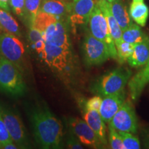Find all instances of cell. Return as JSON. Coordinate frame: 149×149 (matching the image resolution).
<instances>
[{
  "label": "cell",
  "instance_id": "obj_26",
  "mask_svg": "<svg viewBox=\"0 0 149 149\" xmlns=\"http://www.w3.org/2000/svg\"><path fill=\"white\" fill-rule=\"evenodd\" d=\"M122 140L124 149H139L140 148V141L138 137L133 133L128 132L118 131Z\"/></svg>",
  "mask_w": 149,
  "mask_h": 149
},
{
  "label": "cell",
  "instance_id": "obj_20",
  "mask_svg": "<svg viewBox=\"0 0 149 149\" xmlns=\"http://www.w3.org/2000/svg\"><path fill=\"white\" fill-rule=\"evenodd\" d=\"M129 15L133 21L140 26H145L149 16V8L143 1H132Z\"/></svg>",
  "mask_w": 149,
  "mask_h": 149
},
{
  "label": "cell",
  "instance_id": "obj_2",
  "mask_svg": "<svg viewBox=\"0 0 149 149\" xmlns=\"http://www.w3.org/2000/svg\"><path fill=\"white\" fill-rule=\"evenodd\" d=\"M132 72L126 68H118L104 74L93 85V92L105 97L124 91Z\"/></svg>",
  "mask_w": 149,
  "mask_h": 149
},
{
  "label": "cell",
  "instance_id": "obj_13",
  "mask_svg": "<svg viewBox=\"0 0 149 149\" xmlns=\"http://www.w3.org/2000/svg\"><path fill=\"white\" fill-rule=\"evenodd\" d=\"M125 99L124 91L117 94L105 96L102 99L99 112L104 122L107 123L111 122L122 104L125 102Z\"/></svg>",
  "mask_w": 149,
  "mask_h": 149
},
{
  "label": "cell",
  "instance_id": "obj_8",
  "mask_svg": "<svg viewBox=\"0 0 149 149\" xmlns=\"http://www.w3.org/2000/svg\"><path fill=\"white\" fill-rule=\"evenodd\" d=\"M41 55L48 66L57 71H66L70 68L72 61L70 49H65L46 43L45 50Z\"/></svg>",
  "mask_w": 149,
  "mask_h": 149
},
{
  "label": "cell",
  "instance_id": "obj_19",
  "mask_svg": "<svg viewBox=\"0 0 149 149\" xmlns=\"http://www.w3.org/2000/svg\"><path fill=\"white\" fill-rule=\"evenodd\" d=\"M111 11L122 31L133 24V21L122 0H114L109 2Z\"/></svg>",
  "mask_w": 149,
  "mask_h": 149
},
{
  "label": "cell",
  "instance_id": "obj_36",
  "mask_svg": "<svg viewBox=\"0 0 149 149\" xmlns=\"http://www.w3.org/2000/svg\"><path fill=\"white\" fill-rule=\"evenodd\" d=\"M18 147H17L16 145H15L13 142L8 143V144H6L4 146H3L2 148H5V149H15L17 148Z\"/></svg>",
  "mask_w": 149,
  "mask_h": 149
},
{
  "label": "cell",
  "instance_id": "obj_22",
  "mask_svg": "<svg viewBox=\"0 0 149 149\" xmlns=\"http://www.w3.org/2000/svg\"><path fill=\"white\" fill-rule=\"evenodd\" d=\"M0 27L16 36H19L20 31L19 24L8 11L0 8Z\"/></svg>",
  "mask_w": 149,
  "mask_h": 149
},
{
  "label": "cell",
  "instance_id": "obj_34",
  "mask_svg": "<svg viewBox=\"0 0 149 149\" xmlns=\"http://www.w3.org/2000/svg\"><path fill=\"white\" fill-rule=\"evenodd\" d=\"M10 0H0V8L8 12L10 10L8 6V3H10Z\"/></svg>",
  "mask_w": 149,
  "mask_h": 149
},
{
  "label": "cell",
  "instance_id": "obj_32",
  "mask_svg": "<svg viewBox=\"0 0 149 149\" xmlns=\"http://www.w3.org/2000/svg\"><path fill=\"white\" fill-rule=\"evenodd\" d=\"M67 146L69 148H82L81 144L73 136H70L67 140Z\"/></svg>",
  "mask_w": 149,
  "mask_h": 149
},
{
  "label": "cell",
  "instance_id": "obj_33",
  "mask_svg": "<svg viewBox=\"0 0 149 149\" xmlns=\"http://www.w3.org/2000/svg\"><path fill=\"white\" fill-rule=\"evenodd\" d=\"M35 45V48L36 50L37 53L39 54H42L44 53V50H45V46H46V42L44 40H41L38 42H37Z\"/></svg>",
  "mask_w": 149,
  "mask_h": 149
},
{
  "label": "cell",
  "instance_id": "obj_7",
  "mask_svg": "<svg viewBox=\"0 0 149 149\" xmlns=\"http://www.w3.org/2000/svg\"><path fill=\"white\" fill-rule=\"evenodd\" d=\"M24 45L15 35L6 33L0 35V54L22 71L24 55Z\"/></svg>",
  "mask_w": 149,
  "mask_h": 149
},
{
  "label": "cell",
  "instance_id": "obj_1",
  "mask_svg": "<svg viewBox=\"0 0 149 149\" xmlns=\"http://www.w3.org/2000/svg\"><path fill=\"white\" fill-rule=\"evenodd\" d=\"M28 113L37 144L44 148H60L62 124L49 109L44 104H37L33 106Z\"/></svg>",
  "mask_w": 149,
  "mask_h": 149
},
{
  "label": "cell",
  "instance_id": "obj_15",
  "mask_svg": "<svg viewBox=\"0 0 149 149\" xmlns=\"http://www.w3.org/2000/svg\"><path fill=\"white\" fill-rule=\"evenodd\" d=\"M148 84H149V59L144 68L130 78L128 81V86L132 100H137Z\"/></svg>",
  "mask_w": 149,
  "mask_h": 149
},
{
  "label": "cell",
  "instance_id": "obj_28",
  "mask_svg": "<svg viewBox=\"0 0 149 149\" xmlns=\"http://www.w3.org/2000/svg\"><path fill=\"white\" fill-rule=\"evenodd\" d=\"M10 142H13V139L0 113V148H2L4 145Z\"/></svg>",
  "mask_w": 149,
  "mask_h": 149
},
{
  "label": "cell",
  "instance_id": "obj_38",
  "mask_svg": "<svg viewBox=\"0 0 149 149\" xmlns=\"http://www.w3.org/2000/svg\"><path fill=\"white\" fill-rule=\"evenodd\" d=\"M106 1H109V2H112L113 1H114V0H106Z\"/></svg>",
  "mask_w": 149,
  "mask_h": 149
},
{
  "label": "cell",
  "instance_id": "obj_3",
  "mask_svg": "<svg viewBox=\"0 0 149 149\" xmlns=\"http://www.w3.org/2000/svg\"><path fill=\"white\" fill-rule=\"evenodd\" d=\"M21 70L4 57H0V91L13 97L22 96L26 91Z\"/></svg>",
  "mask_w": 149,
  "mask_h": 149
},
{
  "label": "cell",
  "instance_id": "obj_29",
  "mask_svg": "<svg viewBox=\"0 0 149 149\" xmlns=\"http://www.w3.org/2000/svg\"><path fill=\"white\" fill-rule=\"evenodd\" d=\"M10 5L17 15L23 17L25 8V0H10Z\"/></svg>",
  "mask_w": 149,
  "mask_h": 149
},
{
  "label": "cell",
  "instance_id": "obj_30",
  "mask_svg": "<svg viewBox=\"0 0 149 149\" xmlns=\"http://www.w3.org/2000/svg\"><path fill=\"white\" fill-rule=\"evenodd\" d=\"M102 98L100 96H95L89 99L85 104V110H97L101 106Z\"/></svg>",
  "mask_w": 149,
  "mask_h": 149
},
{
  "label": "cell",
  "instance_id": "obj_14",
  "mask_svg": "<svg viewBox=\"0 0 149 149\" xmlns=\"http://www.w3.org/2000/svg\"><path fill=\"white\" fill-rule=\"evenodd\" d=\"M84 120L88 124L104 146L108 145L107 126L97 110H85Z\"/></svg>",
  "mask_w": 149,
  "mask_h": 149
},
{
  "label": "cell",
  "instance_id": "obj_39",
  "mask_svg": "<svg viewBox=\"0 0 149 149\" xmlns=\"http://www.w3.org/2000/svg\"><path fill=\"white\" fill-rule=\"evenodd\" d=\"M64 1H66V0H64Z\"/></svg>",
  "mask_w": 149,
  "mask_h": 149
},
{
  "label": "cell",
  "instance_id": "obj_37",
  "mask_svg": "<svg viewBox=\"0 0 149 149\" xmlns=\"http://www.w3.org/2000/svg\"><path fill=\"white\" fill-rule=\"evenodd\" d=\"M144 1V0H133V1Z\"/></svg>",
  "mask_w": 149,
  "mask_h": 149
},
{
  "label": "cell",
  "instance_id": "obj_35",
  "mask_svg": "<svg viewBox=\"0 0 149 149\" xmlns=\"http://www.w3.org/2000/svg\"><path fill=\"white\" fill-rule=\"evenodd\" d=\"M144 143H145V146L146 148H149V130H146V133H145L144 135Z\"/></svg>",
  "mask_w": 149,
  "mask_h": 149
},
{
  "label": "cell",
  "instance_id": "obj_5",
  "mask_svg": "<svg viewBox=\"0 0 149 149\" xmlns=\"http://www.w3.org/2000/svg\"><path fill=\"white\" fill-rule=\"evenodd\" d=\"M82 48L84 59L87 66H98L111 58L107 44L93 37L89 31L84 36Z\"/></svg>",
  "mask_w": 149,
  "mask_h": 149
},
{
  "label": "cell",
  "instance_id": "obj_31",
  "mask_svg": "<svg viewBox=\"0 0 149 149\" xmlns=\"http://www.w3.org/2000/svg\"><path fill=\"white\" fill-rule=\"evenodd\" d=\"M29 38L31 42L33 44H35L38 41L44 40V33H42L40 30L37 29L34 26H31L29 33Z\"/></svg>",
  "mask_w": 149,
  "mask_h": 149
},
{
  "label": "cell",
  "instance_id": "obj_11",
  "mask_svg": "<svg viewBox=\"0 0 149 149\" xmlns=\"http://www.w3.org/2000/svg\"><path fill=\"white\" fill-rule=\"evenodd\" d=\"M97 0H72L68 19L72 26L86 25Z\"/></svg>",
  "mask_w": 149,
  "mask_h": 149
},
{
  "label": "cell",
  "instance_id": "obj_21",
  "mask_svg": "<svg viewBox=\"0 0 149 149\" xmlns=\"http://www.w3.org/2000/svg\"><path fill=\"white\" fill-rule=\"evenodd\" d=\"M148 40H149L148 36L143 32L138 24H133L122 32V40L133 45Z\"/></svg>",
  "mask_w": 149,
  "mask_h": 149
},
{
  "label": "cell",
  "instance_id": "obj_4",
  "mask_svg": "<svg viewBox=\"0 0 149 149\" xmlns=\"http://www.w3.org/2000/svg\"><path fill=\"white\" fill-rule=\"evenodd\" d=\"M87 24L88 25V31L97 40L107 44L111 58L117 59V50L114 40L110 33L107 18L98 5V0Z\"/></svg>",
  "mask_w": 149,
  "mask_h": 149
},
{
  "label": "cell",
  "instance_id": "obj_17",
  "mask_svg": "<svg viewBox=\"0 0 149 149\" xmlns=\"http://www.w3.org/2000/svg\"><path fill=\"white\" fill-rule=\"evenodd\" d=\"M70 3L66 2L64 0H43L39 11L53 15L62 19L69 15Z\"/></svg>",
  "mask_w": 149,
  "mask_h": 149
},
{
  "label": "cell",
  "instance_id": "obj_9",
  "mask_svg": "<svg viewBox=\"0 0 149 149\" xmlns=\"http://www.w3.org/2000/svg\"><path fill=\"white\" fill-rule=\"evenodd\" d=\"M109 124L117 131L135 134L137 131V119L135 110L130 102L122 104Z\"/></svg>",
  "mask_w": 149,
  "mask_h": 149
},
{
  "label": "cell",
  "instance_id": "obj_18",
  "mask_svg": "<svg viewBox=\"0 0 149 149\" xmlns=\"http://www.w3.org/2000/svg\"><path fill=\"white\" fill-rule=\"evenodd\" d=\"M149 59V40L134 45V51L127 59L128 64L133 68L144 66Z\"/></svg>",
  "mask_w": 149,
  "mask_h": 149
},
{
  "label": "cell",
  "instance_id": "obj_16",
  "mask_svg": "<svg viewBox=\"0 0 149 149\" xmlns=\"http://www.w3.org/2000/svg\"><path fill=\"white\" fill-rule=\"evenodd\" d=\"M98 5L107 18L110 33L114 40L115 44H118L121 41H122L123 31L114 16L112 14L109 2L106 0H98Z\"/></svg>",
  "mask_w": 149,
  "mask_h": 149
},
{
  "label": "cell",
  "instance_id": "obj_12",
  "mask_svg": "<svg viewBox=\"0 0 149 149\" xmlns=\"http://www.w3.org/2000/svg\"><path fill=\"white\" fill-rule=\"evenodd\" d=\"M67 23L59 19L56 23L50 25L44 32L46 43L58 46L65 49H70V43L68 36Z\"/></svg>",
  "mask_w": 149,
  "mask_h": 149
},
{
  "label": "cell",
  "instance_id": "obj_27",
  "mask_svg": "<svg viewBox=\"0 0 149 149\" xmlns=\"http://www.w3.org/2000/svg\"><path fill=\"white\" fill-rule=\"evenodd\" d=\"M108 142L112 149H124L122 140L118 131L109 124L108 126Z\"/></svg>",
  "mask_w": 149,
  "mask_h": 149
},
{
  "label": "cell",
  "instance_id": "obj_10",
  "mask_svg": "<svg viewBox=\"0 0 149 149\" xmlns=\"http://www.w3.org/2000/svg\"><path fill=\"white\" fill-rule=\"evenodd\" d=\"M68 124L74 135L83 144L94 148L105 147L84 120L72 117L68 120Z\"/></svg>",
  "mask_w": 149,
  "mask_h": 149
},
{
  "label": "cell",
  "instance_id": "obj_6",
  "mask_svg": "<svg viewBox=\"0 0 149 149\" xmlns=\"http://www.w3.org/2000/svg\"><path fill=\"white\" fill-rule=\"evenodd\" d=\"M0 113L13 141L19 148H26L29 146V141L25 127L19 115L7 108H1Z\"/></svg>",
  "mask_w": 149,
  "mask_h": 149
},
{
  "label": "cell",
  "instance_id": "obj_23",
  "mask_svg": "<svg viewBox=\"0 0 149 149\" xmlns=\"http://www.w3.org/2000/svg\"><path fill=\"white\" fill-rule=\"evenodd\" d=\"M59 19L60 18L53 15L38 11V13L35 18L33 26L40 30L42 33H44V31L50 25L57 22Z\"/></svg>",
  "mask_w": 149,
  "mask_h": 149
},
{
  "label": "cell",
  "instance_id": "obj_25",
  "mask_svg": "<svg viewBox=\"0 0 149 149\" xmlns=\"http://www.w3.org/2000/svg\"><path fill=\"white\" fill-rule=\"evenodd\" d=\"M115 47L117 50V60L120 64H124L127 61L128 58L132 55L134 51L133 44L123 40L115 44Z\"/></svg>",
  "mask_w": 149,
  "mask_h": 149
},
{
  "label": "cell",
  "instance_id": "obj_24",
  "mask_svg": "<svg viewBox=\"0 0 149 149\" xmlns=\"http://www.w3.org/2000/svg\"><path fill=\"white\" fill-rule=\"evenodd\" d=\"M41 0H25V8L23 17L27 19L30 27L33 26L35 17L38 13Z\"/></svg>",
  "mask_w": 149,
  "mask_h": 149
}]
</instances>
